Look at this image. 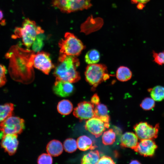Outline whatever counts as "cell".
<instances>
[{
    "label": "cell",
    "mask_w": 164,
    "mask_h": 164,
    "mask_svg": "<svg viewBox=\"0 0 164 164\" xmlns=\"http://www.w3.org/2000/svg\"><path fill=\"white\" fill-rule=\"evenodd\" d=\"M51 3L53 6L67 13L87 9L92 5L91 0H52Z\"/></svg>",
    "instance_id": "5b68a950"
},
{
    "label": "cell",
    "mask_w": 164,
    "mask_h": 164,
    "mask_svg": "<svg viewBox=\"0 0 164 164\" xmlns=\"http://www.w3.org/2000/svg\"><path fill=\"white\" fill-rule=\"evenodd\" d=\"M80 62L75 56L60 54L53 73L56 80L75 83L80 79L77 69Z\"/></svg>",
    "instance_id": "6da1fadb"
},
{
    "label": "cell",
    "mask_w": 164,
    "mask_h": 164,
    "mask_svg": "<svg viewBox=\"0 0 164 164\" xmlns=\"http://www.w3.org/2000/svg\"><path fill=\"white\" fill-rule=\"evenodd\" d=\"M150 96L155 101H161L164 99V87L157 85L152 88L149 89Z\"/></svg>",
    "instance_id": "44dd1931"
},
{
    "label": "cell",
    "mask_w": 164,
    "mask_h": 164,
    "mask_svg": "<svg viewBox=\"0 0 164 164\" xmlns=\"http://www.w3.org/2000/svg\"><path fill=\"white\" fill-rule=\"evenodd\" d=\"M44 32L40 26H36L34 21L27 18L24 20L20 27V37L24 44L29 48L32 44L37 35Z\"/></svg>",
    "instance_id": "277c9868"
},
{
    "label": "cell",
    "mask_w": 164,
    "mask_h": 164,
    "mask_svg": "<svg viewBox=\"0 0 164 164\" xmlns=\"http://www.w3.org/2000/svg\"><path fill=\"white\" fill-rule=\"evenodd\" d=\"M1 24L2 25V26H4L5 25V24H6V22H5V19H3L2 20H1Z\"/></svg>",
    "instance_id": "e575fe53"
},
{
    "label": "cell",
    "mask_w": 164,
    "mask_h": 164,
    "mask_svg": "<svg viewBox=\"0 0 164 164\" xmlns=\"http://www.w3.org/2000/svg\"><path fill=\"white\" fill-rule=\"evenodd\" d=\"M91 102L93 104L97 105L100 103V98L97 94H94L91 97Z\"/></svg>",
    "instance_id": "d6a6232c"
},
{
    "label": "cell",
    "mask_w": 164,
    "mask_h": 164,
    "mask_svg": "<svg viewBox=\"0 0 164 164\" xmlns=\"http://www.w3.org/2000/svg\"><path fill=\"white\" fill-rule=\"evenodd\" d=\"M3 12L1 10H0V17L1 20H2V19H3Z\"/></svg>",
    "instance_id": "d590c367"
},
{
    "label": "cell",
    "mask_w": 164,
    "mask_h": 164,
    "mask_svg": "<svg viewBox=\"0 0 164 164\" xmlns=\"http://www.w3.org/2000/svg\"><path fill=\"white\" fill-rule=\"evenodd\" d=\"M100 54L99 52L95 49L89 51L85 57V62L88 64H96L100 60Z\"/></svg>",
    "instance_id": "603a6c76"
},
{
    "label": "cell",
    "mask_w": 164,
    "mask_h": 164,
    "mask_svg": "<svg viewBox=\"0 0 164 164\" xmlns=\"http://www.w3.org/2000/svg\"><path fill=\"white\" fill-rule=\"evenodd\" d=\"M78 148L80 150L85 151L94 149L96 146L93 145L92 141L88 137L82 135L79 137L77 141Z\"/></svg>",
    "instance_id": "e0dca14e"
},
{
    "label": "cell",
    "mask_w": 164,
    "mask_h": 164,
    "mask_svg": "<svg viewBox=\"0 0 164 164\" xmlns=\"http://www.w3.org/2000/svg\"><path fill=\"white\" fill-rule=\"evenodd\" d=\"M58 44L61 54L68 56H78L85 47L80 39L70 32L65 33L64 38L60 40Z\"/></svg>",
    "instance_id": "7a4b0ae2"
},
{
    "label": "cell",
    "mask_w": 164,
    "mask_h": 164,
    "mask_svg": "<svg viewBox=\"0 0 164 164\" xmlns=\"http://www.w3.org/2000/svg\"><path fill=\"white\" fill-rule=\"evenodd\" d=\"M154 61L159 65H161L164 64V51L159 53L152 51Z\"/></svg>",
    "instance_id": "f1b7e54d"
},
{
    "label": "cell",
    "mask_w": 164,
    "mask_h": 164,
    "mask_svg": "<svg viewBox=\"0 0 164 164\" xmlns=\"http://www.w3.org/2000/svg\"><path fill=\"white\" fill-rule=\"evenodd\" d=\"M95 117H97L106 124H109L110 117L108 114V109L105 105L99 103L96 105L95 109Z\"/></svg>",
    "instance_id": "2e32d148"
},
{
    "label": "cell",
    "mask_w": 164,
    "mask_h": 164,
    "mask_svg": "<svg viewBox=\"0 0 164 164\" xmlns=\"http://www.w3.org/2000/svg\"><path fill=\"white\" fill-rule=\"evenodd\" d=\"M132 76V72L128 67L121 66L117 69L116 77L119 81L122 82L127 81L131 79Z\"/></svg>",
    "instance_id": "d6986e66"
},
{
    "label": "cell",
    "mask_w": 164,
    "mask_h": 164,
    "mask_svg": "<svg viewBox=\"0 0 164 164\" xmlns=\"http://www.w3.org/2000/svg\"><path fill=\"white\" fill-rule=\"evenodd\" d=\"M52 156L47 153H43L38 157L37 162L39 164H51L53 160Z\"/></svg>",
    "instance_id": "83f0119b"
},
{
    "label": "cell",
    "mask_w": 164,
    "mask_h": 164,
    "mask_svg": "<svg viewBox=\"0 0 164 164\" xmlns=\"http://www.w3.org/2000/svg\"><path fill=\"white\" fill-rule=\"evenodd\" d=\"M14 105L11 103H6L0 106V121L1 122L12 116Z\"/></svg>",
    "instance_id": "7402d4cb"
},
{
    "label": "cell",
    "mask_w": 164,
    "mask_h": 164,
    "mask_svg": "<svg viewBox=\"0 0 164 164\" xmlns=\"http://www.w3.org/2000/svg\"><path fill=\"white\" fill-rule=\"evenodd\" d=\"M135 134L140 140L154 139L158 136L159 128V123L154 126L146 122L141 121L136 124L133 127Z\"/></svg>",
    "instance_id": "52a82bcc"
},
{
    "label": "cell",
    "mask_w": 164,
    "mask_h": 164,
    "mask_svg": "<svg viewBox=\"0 0 164 164\" xmlns=\"http://www.w3.org/2000/svg\"><path fill=\"white\" fill-rule=\"evenodd\" d=\"M57 110L63 115H67L72 111L73 105L72 103L67 100H63L60 101L57 105Z\"/></svg>",
    "instance_id": "ffe728a7"
},
{
    "label": "cell",
    "mask_w": 164,
    "mask_h": 164,
    "mask_svg": "<svg viewBox=\"0 0 164 164\" xmlns=\"http://www.w3.org/2000/svg\"><path fill=\"white\" fill-rule=\"evenodd\" d=\"M155 105V101L152 98L147 97L142 101L140 106L144 110L148 111L153 109Z\"/></svg>",
    "instance_id": "4316f807"
},
{
    "label": "cell",
    "mask_w": 164,
    "mask_h": 164,
    "mask_svg": "<svg viewBox=\"0 0 164 164\" xmlns=\"http://www.w3.org/2000/svg\"><path fill=\"white\" fill-rule=\"evenodd\" d=\"M138 137L133 132H127L122 135L121 138V145L122 147L134 149L138 143Z\"/></svg>",
    "instance_id": "5bb4252c"
},
{
    "label": "cell",
    "mask_w": 164,
    "mask_h": 164,
    "mask_svg": "<svg viewBox=\"0 0 164 164\" xmlns=\"http://www.w3.org/2000/svg\"><path fill=\"white\" fill-rule=\"evenodd\" d=\"M72 83L61 80H56L53 87L54 93L62 97H68L72 94L74 87Z\"/></svg>",
    "instance_id": "4fadbf2b"
},
{
    "label": "cell",
    "mask_w": 164,
    "mask_h": 164,
    "mask_svg": "<svg viewBox=\"0 0 164 164\" xmlns=\"http://www.w3.org/2000/svg\"><path fill=\"white\" fill-rule=\"evenodd\" d=\"M94 104L84 101L79 103L74 109L73 115L80 120H87L95 117Z\"/></svg>",
    "instance_id": "9c48e42d"
},
{
    "label": "cell",
    "mask_w": 164,
    "mask_h": 164,
    "mask_svg": "<svg viewBox=\"0 0 164 164\" xmlns=\"http://www.w3.org/2000/svg\"><path fill=\"white\" fill-rule=\"evenodd\" d=\"M44 38V36L43 33L37 35L32 44V49L34 51L38 52L41 50L43 46Z\"/></svg>",
    "instance_id": "484cf974"
},
{
    "label": "cell",
    "mask_w": 164,
    "mask_h": 164,
    "mask_svg": "<svg viewBox=\"0 0 164 164\" xmlns=\"http://www.w3.org/2000/svg\"><path fill=\"white\" fill-rule=\"evenodd\" d=\"M17 138L18 135L15 134H7L2 137L1 147L10 155L16 152L19 144Z\"/></svg>",
    "instance_id": "7c38bea8"
},
{
    "label": "cell",
    "mask_w": 164,
    "mask_h": 164,
    "mask_svg": "<svg viewBox=\"0 0 164 164\" xmlns=\"http://www.w3.org/2000/svg\"><path fill=\"white\" fill-rule=\"evenodd\" d=\"M85 129L97 138L101 136L105 130L108 128L109 124H106L99 118L94 117L88 119L85 124Z\"/></svg>",
    "instance_id": "30bf717a"
},
{
    "label": "cell",
    "mask_w": 164,
    "mask_h": 164,
    "mask_svg": "<svg viewBox=\"0 0 164 164\" xmlns=\"http://www.w3.org/2000/svg\"><path fill=\"white\" fill-rule=\"evenodd\" d=\"M157 148L153 139H145L140 140L134 150L144 157H151L154 155Z\"/></svg>",
    "instance_id": "8fae6325"
},
{
    "label": "cell",
    "mask_w": 164,
    "mask_h": 164,
    "mask_svg": "<svg viewBox=\"0 0 164 164\" xmlns=\"http://www.w3.org/2000/svg\"><path fill=\"white\" fill-rule=\"evenodd\" d=\"M130 164H141V162H140L139 161L137 160H132L129 163Z\"/></svg>",
    "instance_id": "836d02e7"
},
{
    "label": "cell",
    "mask_w": 164,
    "mask_h": 164,
    "mask_svg": "<svg viewBox=\"0 0 164 164\" xmlns=\"http://www.w3.org/2000/svg\"><path fill=\"white\" fill-rule=\"evenodd\" d=\"M63 147L66 152H73L76 150L78 147L77 142L72 138L67 139L63 142Z\"/></svg>",
    "instance_id": "d4e9b609"
},
{
    "label": "cell",
    "mask_w": 164,
    "mask_h": 164,
    "mask_svg": "<svg viewBox=\"0 0 164 164\" xmlns=\"http://www.w3.org/2000/svg\"><path fill=\"white\" fill-rule=\"evenodd\" d=\"M85 75L86 80L92 87L93 89L109 78L106 66L96 63L90 64L87 67Z\"/></svg>",
    "instance_id": "3957f363"
},
{
    "label": "cell",
    "mask_w": 164,
    "mask_h": 164,
    "mask_svg": "<svg viewBox=\"0 0 164 164\" xmlns=\"http://www.w3.org/2000/svg\"><path fill=\"white\" fill-rule=\"evenodd\" d=\"M150 0H131L132 2L134 4H137V6L139 9H142L144 4L146 3Z\"/></svg>",
    "instance_id": "1f68e13d"
},
{
    "label": "cell",
    "mask_w": 164,
    "mask_h": 164,
    "mask_svg": "<svg viewBox=\"0 0 164 164\" xmlns=\"http://www.w3.org/2000/svg\"><path fill=\"white\" fill-rule=\"evenodd\" d=\"M63 147L61 142L57 140H53L47 144L46 150L52 156H57L63 152Z\"/></svg>",
    "instance_id": "9a60e30c"
},
{
    "label": "cell",
    "mask_w": 164,
    "mask_h": 164,
    "mask_svg": "<svg viewBox=\"0 0 164 164\" xmlns=\"http://www.w3.org/2000/svg\"><path fill=\"white\" fill-rule=\"evenodd\" d=\"M6 72V70L5 67L3 65H0V86H3L6 82L5 77V74Z\"/></svg>",
    "instance_id": "f546056e"
},
{
    "label": "cell",
    "mask_w": 164,
    "mask_h": 164,
    "mask_svg": "<svg viewBox=\"0 0 164 164\" xmlns=\"http://www.w3.org/2000/svg\"><path fill=\"white\" fill-rule=\"evenodd\" d=\"M97 164H115L113 160L110 157L104 155L102 156L99 159Z\"/></svg>",
    "instance_id": "4dcf8cb0"
},
{
    "label": "cell",
    "mask_w": 164,
    "mask_h": 164,
    "mask_svg": "<svg viewBox=\"0 0 164 164\" xmlns=\"http://www.w3.org/2000/svg\"><path fill=\"white\" fill-rule=\"evenodd\" d=\"M115 134L112 129H110L104 132L103 134L102 141L104 145L112 144L115 141Z\"/></svg>",
    "instance_id": "cb8c5ba5"
},
{
    "label": "cell",
    "mask_w": 164,
    "mask_h": 164,
    "mask_svg": "<svg viewBox=\"0 0 164 164\" xmlns=\"http://www.w3.org/2000/svg\"><path fill=\"white\" fill-rule=\"evenodd\" d=\"M33 66L46 74H48L54 67L50 55L44 52H38L32 56Z\"/></svg>",
    "instance_id": "ba28073f"
},
{
    "label": "cell",
    "mask_w": 164,
    "mask_h": 164,
    "mask_svg": "<svg viewBox=\"0 0 164 164\" xmlns=\"http://www.w3.org/2000/svg\"><path fill=\"white\" fill-rule=\"evenodd\" d=\"M100 159L99 152L97 150L91 151L84 155L81 160L83 164H97Z\"/></svg>",
    "instance_id": "ac0fdd59"
},
{
    "label": "cell",
    "mask_w": 164,
    "mask_h": 164,
    "mask_svg": "<svg viewBox=\"0 0 164 164\" xmlns=\"http://www.w3.org/2000/svg\"><path fill=\"white\" fill-rule=\"evenodd\" d=\"M25 128V121L23 119L18 117L11 116L0 123L1 137L7 134H19Z\"/></svg>",
    "instance_id": "8992f818"
}]
</instances>
